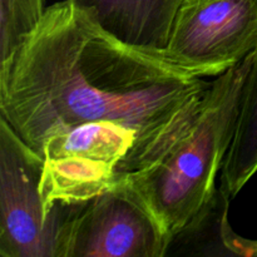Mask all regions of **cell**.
<instances>
[{"instance_id":"cell-1","label":"cell","mask_w":257,"mask_h":257,"mask_svg":"<svg viewBox=\"0 0 257 257\" xmlns=\"http://www.w3.org/2000/svg\"><path fill=\"white\" fill-rule=\"evenodd\" d=\"M212 80L122 42L69 0L0 65V117L39 152L77 125L112 122L173 145L197 117Z\"/></svg>"},{"instance_id":"cell-2","label":"cell","mask_w":257,"mask_h":257,"mask_svg":"<svg viewBox=\"0 0 257 257\" xmlns=\"http://www.w3.org/2000/svg\"><path fill=\"white\" fill-rule=\"evenodd\" d=\"M252 55L216 77L188 130L157 162L120 185L147 208L170 247L198 230L217 202L216 180L235 136Z\"/></svg>"},{"instance_id":"cell-3","label":"cell","mask_w":257,"mask_h":257,"mask_svg":"<svg viewBox=\"0 0 257 257\" xmlns=\"http://www.w3.org/2000/svg\"><path fill=\"white\" fill-rule=\"evenodd\" d=\"M54 213L55 257H162L170 248L152 215L122 186Z\"/></svg>"},{"instance_id":"cell-4","label":"cell","mask_w":257,"mask_h":257,"mask_svg":"<svg viewBox=\"0 0 257 257\" xmlns=\"http://www.w3.org/2000/svg\"><path fill=\"white\" fill-rule=\"evenodd\" d=\"M257 48V0H183L162 57L196 77H218Z\"/></svg>"},{"instance_id":"cell-5","label":"cell","mask_w":257,"mask_h":257,"mask_svg":"<svg viewBox=\"0 0 257 257\" xmlns=\"http://www.w3.org/2000/svg\"><path fill=\"white\" fill-rule=\"evenodd\" d=\"M43 158L0 117V256L55 257L58 225L44 215Z\"/></svg>"},{"instance_id":"cell-6","label":"cell","mask_w":257,"mask_h":257,"mask_svg":"<svg viewBox=\"0 0 257 257\" xmlns=\"http://www.w3.org/2000/svg\"><path fill=\"white\" fill-rule=\"evenodd\" d=\"M122 42L162 54L183 0H69Z\"/></svg>"},{"instance_id":"cell-7","label":"cell","mask_w":257,"mask_h":257,"mask_svg":"<svg viewBox=\"0 0 257 257\" xmlns=\"http://www.w3.org/2000/svg\"><path fill=\"white\" fill-rule=\"evenodd\" d=\"M257 173V48L243 88L233 141L221 170L220 193L233 200Z\"/></svg>"},{"instance_id":"cell-8","label":"cell","mask_w":257,"mask_h":257,"mask_svg":"<svg viewBox=\"0 0 257 257\" xmlns=\"http://www.w3.org/2000/svg\"><path fill=\"white\" fill-rule=\"evenodd\" d=\"M45 0H0V65L9 62L44 17Z\"/></svg>"},{"instance_id":"cell-9","label":"cell","mask_w":257,"mask_h":257,"mask_svg":"<svg viewBox=\"0 0 257 257\" xmlns=\"http://www.w3.org/2000/svg\"><path fill=\"white\" fill-rule=\"evenodd\" d=\"M243 247V253L246 255H257V242H251V241H245V245H241V243H237L236 245Z\"/></svg>"}]
</instances>
